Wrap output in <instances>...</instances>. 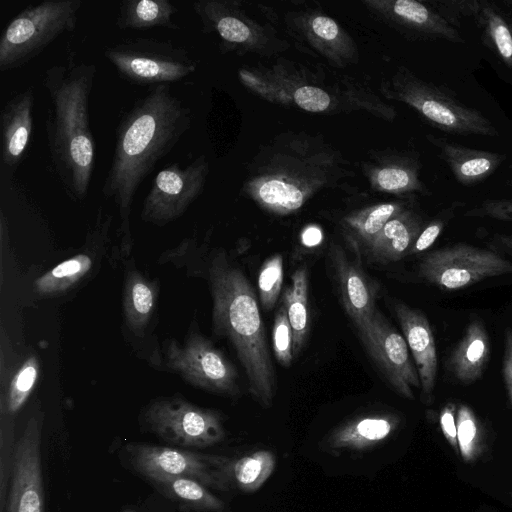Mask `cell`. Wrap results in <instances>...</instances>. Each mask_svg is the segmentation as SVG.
<instances>
[{"instance_id": "1", "label": "cell", "mask_w": 512, "mask_h": 512, "mask_svg": "<svg viewBox=\"0 0 512 512\" xmlns=\"http://www.w3.org/2000/svg\"><path fill=\"white\" fill-rule=\"evenodd\" d=\"M191 110L169 84L152 87L125 112L116 129L110 166L102 193L117 205L123 240L130 241L134 197L158 161L168 155L189 130Z\"/></svg>"}, {"instance_id": "2", "label": "cell", "mask_w": 512, "mask_h": 512, "mask_svg": "<svg viewBox=\"0 0 512 512\" xmlns=\"http://www.w3.org/2000/svg\"><path fill=\"white\" fill-rule=\"evenodd\" d=\"M97 74L93 63L78 62L69 51L65 64L44 72L49 99L45 120L51 165L66 195L83 201L95 166L96 146L91 131L89 98Z\"/></svg>"}, {"instance_id": "3", "label": "cell", "mask_w": 512, "mask_h": 512, "mask_svg": "<svg viewBox=\"0 0 512 512\" xmlns=\"http://www.w3.org/2000/svg\"><path fill=\"white\" fill-rule=\"evenodd\" d=\"M209 280L214 331L232 344L246 373L251 396L269 408L277 381L255 291L242 270L232 265L224 253L213 259Z\"/></svg>"}, {"instance_id": "4", "label": "cell", "mask_w": 512, "mask_h": 512, "mask_svg": "<svg viewBox=\"0 0 512 512\" xmlns=\"http://www.w3.org/2000/svg\"><path fill=\"white\" fill-rule=\"evenodd\" d=\"M82 0H45L15 15L0 37V71L26 65L60 35L77 26Z\"/></svg>"}, {"instance_id": "5", "label": "cell", "mask_w": 512, "mask_h": 512, "mask_svg": "<svg viewBox=\"0 0 512 512\" xmlns=\"http://www.w3.org/2000/svg\"><path fill=\"white\" fill-rule=\"evenodd\" d=\"M104 57L120 77L141 86L181 81L196 69L184 47L150 37L124 39L108 46Z\"/></svg>"}, {"instance_id": "6", "label": "cell", "mask_w": 512, "mask_h": 512, "mask_svg": "<svg viewBox=\"0 0 512 512\" xmlns=\"http://www.w3.org/2000/svg\"><path fill=\"white\" fill-rule=\"evenodd\" d=\"M512 273V261L497 251L457 243L425 254L418 274L443 291H457L487 278Z\"/></svg>"}, {"instance_id": "7", "label": "cell", "mask_w": 512, "mask_h": 512, "mask_svg": "<svg viewBox=\"0 0 512 512\" xmlns=\"http://www.w3.org/2000/svg\"><path fill=\"white\" fill-rule=\"evenodd\" d=\"M129 452L134 467L149 480L176 476L197 480L220 491L233 486L232 460L224 456L146 444L129 446Z\"/></svg>"}, {"instance_id": "8", "label": "cell", "mask_w": 512, "mask_h": 512, "mask_svg": "<svg viewBox=\"0 0 512 512\" xmlns=\"http://www.w3.org/2000/svg\"><path fill=\"white\" fill-rule=\"evenodd\" d=\"M144 419L150 430L173 444L203 448L221 442L225 437L221 415L178 397L154 400Z\"/></svg>"}, {"instance_id": "9", "label": "cell", "mask_w": 512, "mask_h": 512, "mask_svg": "<svg viewBox=\"0 0 512 512\" xmlns=\"http://www.w3.org/2000/svg\"><path fill=\"white\" fill-rule=\"evenodd\" d=\"M165 356L167 366L196 387L227 396L240 392L233 363L199 333H191L183 345L171 341Z\"/></svg>"}, {"instance_id": "10", "label": "cell", "mask_w": 512, "mask_h": 512, "mask_svg": "<svg viewBox=\"0 0 512 512\" xmlns=\"http://www.w3.org/2000/svg\"><path fill=\"white\" fill-rule=\"evenodd\" d=\"M356 329L366 351L389 385L402 397L414 399L413 390L421 388V385L404 336L378 309Z\"/></svg>"}, {"instance_id": "11", "label": "cell", "mask_w": 512, "mask_h": 512, "mask_svg": "<svg viewBox=\"0 0 512 512\" xmlns=\"http://www.w3.org/2000/svg\"><path fill=\"white\" fill-rule=\"evenodd\" d=\"M207 163L197 158L185 167L173 162L160 170L148 191L141 210V219L157 226L181 217L202 191Z\"/></svg>"}, {"instance_id": "12", "label": "cell", "mask_w": 512, "mask_h": 512, "mask_svg": "<svg viewBox=\"0 0 512 512\" xmlns=\"http://www.w3.org/2000/svg\"><path fill=\"white\" fill-rule=\"evenodd\" d=\"M41 425L31 417L14 447L7 512H43Z\"/></svg>"}, {"instance_id": "13", "label": "cell", "mask_w": 512, "mask_h": 512, "mask_svg": "<svg viewBox=\"0 0 512 512\" xmlns=\"http://www.w3.org/2000/svg\"><path fill=\"white\" fill-rule=\"evenodd\" d=\"M413 103L417 109L439 129L460 135L495 137L498 131L481 112L461 103L439 87L419 84Z\"/></svg>"}, {"instance_id": "14", "label": "cell", "mask_w": 512, "mask_h": 512, "mask_svg": "<svg viewBox=\"0 0 512 512\" xmlns=\"http://www.w3.org/2000/svg\"><path fill=\"white\" fill-rule=\"evenodd\" d=\"M35 93L27 87L11 97L0 114L1 170L12 176L25 159L33 134Z\"/></svg>"}, {"instance_id": "15", "label": "cell", "mask_w": 512, "mask_h": 512, "mask_svg": "<svg viewBox=\"0 0 512 512\" xmlns=\"http://www.w3.org/2000/svg\"><path fill=\"white\" fill-rule=\"evenodd\" d=\"M394 312L419 375L421 396L423 401L429 403L433 398L438 371L436 344L431 325L423 312L405 303H396Z\"/></svg>"}, {"instance_id": "16", "label": "cell", "mask_w": 512, "mask_h": 512, "mask_svg": "<svg viewBox=\"0 0 512 512\" xmlns=\"http://www.w3.org/2000/svg\"><path fill=\"white\" fill-rule=\"evenodd\" d=\"M329 256L341 302L356 327L377 309V286L341 247H331Z\"/></svg>"}, {"instance_id": "17", "label": "cell", "mask_w": 512, "mask_h": 512, "mask_svg": "<svg viewBox=\"0 0 512 512\" xmlns=\"http://www.w3.org/2000/svg\"><path fill=\"white\" fill-rule=\"evenodd\" d=\"M400 422V417L394 413L363 414L333 429L325 443L332 451H364L388 439Z\"/></svg>"}, {"instance_id": "18", "label": "cell", "mask_w": 512, "mask_h": 512, "mask_svg": "<svg viewBox=\"0 0 512 512\" xmlns=\"http://www.w3.org/2000/svg\"><path fill=\"white\" fill-rule=\"evenodd\" d=\"M432 140L455 179L465 186L475 185L489 177L505 159L503 154L468 148L445 138Z\"/></svg>"}, {"instance_id": "19", "label": "cell", "mask_w": 512, "mask_h": 512, "mask_svg": "<svg viewBox=\"0 0 512 512\" xmlns=\"http://www.w3.org/2000/svg\"><path fill=\"white\" fill-rule=\"evenodd\" d=\"M490 357V339L480 319H473L452 351L449 369L462 384L469 385L483 374Z\"/></svg>"}, {"instance_id": "20", "label": "cell", "mask_w": 512, "mask_h": 512, "mask_svg": "<svg viewBox=\"0 0 512 512\" xmlns=\"http://www.w3.org/2000/svg\"><path fill=\"white\" fill-rule=\"evenodd\" d=\"M421 231L420 223L413 216L393 217L369 245L370 258L383 264L401 260L408 256Z\"/></svg>"}, {"instance_id": "21", "label": "cell", "mask_w": 512, "mask_h": 512, "mask_svg": "<svg viewBox=\"0 0 512 512\" xmlns=\"http://www.w3.org/2000/svg\"><path fill=\"white\" fill-rule=\"evenodd\" d=\"M177 7L169 0H123L118 8L116 27L121 30H143L165 27L179 28L173 16Z\"/></svg>"}, {"instance_id": "22", "label": "cell", "mask_w": 512, "mask_h": 512, "mask_svg": "<svg viewBox=\"0 0 512 512\" xmlns=\"http://www.w3.org/2000/svg\"><path fill=\"white\" fill-rule=\"evenodd\" d=\"M309 282L306 266L297 268L291 276V285L282 296L293 332V353L298 356L309 332Z\"/></svg>"}, {"instance_id": "23", "label": "cell", "mask_w": 512, "mask_h": 512, "mask_svg": "<svg viewBox=\"0 0 512 512\" xmlns=\"http://www.w3.org/2000/svg\"><path fill=\"white\" fill-rule=\"evenodd\" d=\"M151 481L167 497L185 509L201 512H223L225 509V503L197 480L186 477L161 476L153 478Z\"/></svg>"}, {"instance_id": "24", "label": "cell", "mask_w": 512, "mask_h": 512, "mask_svg": "<svg viewBox=\"0 0 512 512\" xmlns=\"http://www.w3.org/2000/svg\"><path fill=\"white\" fill-rule=\"evenodd\" d=\"M157 299V289L136 270L126 276L123 306L127 325L134 332H140L147 326Z\"/></svg>"}, {"instance_id": "25", "label": "cell", "mask_w": 512, "mask_h": 512, "mask_svg": "<svg viewBox=\"0 0 512 512\" xmlns=\"http://www.w3.org/2000/svg\"><path fill=\"white\" fill-rule=\"evenodd\" d=\"M464 17L473 18L501 60L512 67V26L486 1L466 0Z\"/></svg>"}, {"instance_id": "26", "label": "cell", "mask_w": 512, "mask_h": 512, "mask_svg": "<svg viewBox=\"0 0 512 512\" xmlns=\"http://www.w3.org/2000/svg\"><path fill=\"white\" fill-rule=\"evenodd\" d=\"M275 465V456L269 450H258L244 455L232 461L233 485L243 492H254L271 476Z\"/></svg>"}, {"instance_id": "27", "label": "cell", "mask_w": 512, "mask_h": 512, "mask_svg": "<svg viewBox=\"0 0 512 512\" xmlns=\"http://www.w3.org/2000/svg\"><path fill=\"white\" fill-rule=\"evenodd\" d=\"M91 267L92 259L89 255H75L37 278L34 282L35 289L43 295L65 292L78 283Z\"/></svg>"}, {"instance_id": "28", "label": "cell", "mask_w": 512, "mask_h": 512, "mask_svg": "<svg viewBox=\"0 0 512 512\" xmlns=\"http://www.w3.org/2000/svg\"><path fill=\"white\" fill-rule=\"evenodd\" d=\"M39 375V362L34 355L28 357L15 372L9 384L7 395L2 398V415L16 414L27 401Z\"/></svg>"}, {"instance_id": "29", "label": "cell", "mask_w": 512, "mask_h": 512, "mask_svg": "<svg viewBox=\"0 0 512 512\" xmlns=\"http://www.w3.org/2000/svg\"><path fill=\"white\" fill-rule=\"evenodd\" d=\"M456 425L459 452L463 460L472 461L479 453L481 431L474 412L467 405L461 404L459 406Z\"/></svg>"}, {"instance_id": "30", "label": "cell", "mask_w": 512, "mask_h": 512, "mask_svg": "<svg viewBox=\"0 0 512 512\" xmlns=\"http://www.w3.org/2000/svg\"><path fill=\"white\" fill-rule=\"evenodd\" d=\"M283 284V258L276 254L268 258L258 274L260 302L265 310H271L279 300Z\"/></svg>"}, {"instance_id": "31", "label": "cell", "mask_w": 512, "mask_h": 512, "mask_svg": "<svg viewBox=\"0 0 512 512\" xmlns=\"http://www.w3.org/2000/svg\"><path fill=\"white\" fill-rule=\"evenodd\" d=\"M258 194L264 203L285 211L300 208L304 201L302 192L296 186L277 179L263 183Z\"/></svg>"}, {"instance_id": "32", "label": "cell", "mask_w": 512, "mask_h": 512, "mask_svg": "<svg viewBox=\"0 0 512 512\" xmlns=\"http://www.w3.org/2000/svg\"><path fill=\"white\" fill-rule=\"evenodd\" d=\"M272 347L277 362L283 367H289L294 359L293 332L282 302L274 317Z\"/></svg>"}, {"instance_id": "33", "label": "cell", "mask_w": 512, "mask_h": 512, "mask_svg": "<svg viewBox=\"0 0 512 512\" xmlns=\"http://www.w3.org/2000/svg\"><path fill=\"white\" fill-rule=\"evenodd\" d=\"M393 204L379 205L368 213L351 220V224L357 230L366 244L370 245L381 232L385 224L393 218L397 211Z\"/></svg>"}, {"instance_id": "34", "label": "cell", "mask_w": 512, "mask_h": 512, "mask_svg": "<svg viewBox=\"0 0 512 512\" xmlns=\"http://www.w3.org/2000/svg\"><path fill=\"white\" fill-rule=\"evenodd\" d=\"M456 208L457 203H454L451 207L444 210L442 216L436 218L422 229L411 247L408 256L422 253L430 248L442 233L446 223L452 218Z\"/></svg>"}, {"instance_id": "35", "label": "cell", "mask_w": 512, "mask_h": 512, "mask_svg": "<svg viewBox=\"0 0 512 512\" xmlns=\"http://www.w3.org/2000/svg\"><path fill=\"white\" fill-rule=\"evenodd\" d=\"M470 217H488L512 222V199H488L465 213Z\"/></svg>"}, {"instance_id": "36", "label": "cell", "mask_w": 512, "mask_h": 512, "mask_svg": "<svg viewBox=\"0 0 512 512\" xmlns=\"http://www.w3.org/2000/svg\"><path fill=\"white\" fill-rule=\"evenodd\" d=\"M296 104L309 112H321L330 104V96L322 89L313 86H303L294 93Z\"/></svg>"}, {"instance_id": "37", "label": "cell", "mask_w": 512, "mask_h": 512, "mask_svg": "<svg viewBox=\"0 0 512 512\" xmlns=\"http://www.w3.org/2000/svg\"><path fill=\"white\" fill-rule=\"evenodd\" d=\"M379 185L385 190H401L414 186V175L404 168H384L377 176Z\"/></svg>"}, {"instance_id": "38", "label": "cell", "mask_w": 512, "mask_h": 512, "mask_svg": "<svg viewBox=\"0 0 512 512\" xmlns=\"http://www.w3.org/2000/svg\"><path fill=\"white\" fill-rule=\"evenodd\" d=\"M455 414L456 406L453 403H447L440 412L439 423L445 438L455 450V453L459 454Z\"/></svg>"}, {"instance_id": "39", "label": "cell", "mask_w": 512, "mask_h": 512, "mask_svg": "<svg viewBox=\"0 0 512 512\" xmlns=\"http://www.w3.org/2000/svg\"><path fill=\"white\" fill-rule=\"evenodd\" d=\"M502 376L510 403L512 405V328H507L504 334Z\"/></svg>"}, {"instance_id": "40", "label": "cell", "mask_w": 512, "mask_h": 512, "mask_svg": "<svg viewBox=\"0 0 512 512\" xmlns=\"http://www.w3.org/2000/svg\"><path fill=\"white\" fill-rule=\"evenodd\" d=\"M312 28L316 35L325 40H333L338 35L337 24L325 16L316 17L312 22Z\"/></svg>"}, {"instance_id": "41", "label": "cell", "mask_w": 512, "mask_h": 512, "mask_svg": "<svg viewBox=\"0 0 512 512\" xmlns=\"http://www.w3.org/2000/svg\"><path fill=\"white\" fill-rule=\"evenodd\" d=\"M493 241L496 242L498 246L503 248L505 252L512 256V235L495 234L493 236Z\"/></svg>"}, {"instance_id": "42", "label": "cell", "mask_w": 512, "mask_h": 512, "mask_svg": "<svg viewBox=\"0 0 512 512\" xmlns=\"http://www.w3.org/2000/svg\"><path fill=\"white\" fill-rule=\"evenodd\" d=\"M321 238V233L317 228H309L305 231L303 235V240L308 245H313L317 243Z\"/></svg>"}, {"instance_id": "43", "label": "cell", "mask_w": 512, "mask_h": 512, "mask_svg": "<svg viewBox=\"0 0 512 512\" xmlns=\"http://www.w3.org/2000/svg\"><path fill=\"white\" fill-rule=\"evenodd\" d=\"M125 512H132V511H125Z\"/></svg>"}, {"instance_id": "44", "label": "cell", "mask_w": 512, "mask_h": 512, "mask_svg": "<svg viewBox=\"0 0 512 512\" xmlns=\"http://www.w3.org/2000/svg\"><path fill=\"white\" fill-rule=\"evenodd\" d=\"M511 26H512V23H511Z\"/></svg>"}]
</instances>
